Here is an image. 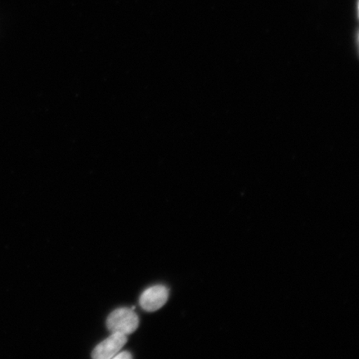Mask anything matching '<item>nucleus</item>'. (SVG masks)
<instances>
[{
  "mask_svg": "<svg viewBox=\"0 0 359 359\" xmlns=\"http://www.w3.org/2000/svg\"><path fill=\"white\" fill-rule=\"evenodd\" d=\"M139 318L133 309L121 308L107 317V327L111 334H131L137 330Z\"/></svg>",
  "mask_w": 359,
  "mask_h": 359,
  "instance_id": "1",
  "label": "nucleus"
},
{
  "mask_svg": "<svg viewBox=\"0 0 359 359\" xmlns=\"http://www.w3.org/2000/svg\"><path fill=\"white\" fill-rule=\"evenodd\" d=\"M169 290L163 285H155L147 289L141 295V307L147 312L158 311L168 302Z\"/></svg>",
  "mask_w": 359,
  "mask_h": 359,
  "instance_id": "2",
  "label": "nucleus"
},
{
  "mask_svg": "<svg viewBox=\"0 0 359 359\" xmlns=\"http://www.w3.org/2000/svg\"><path fill=\"white\" fill-rule=\"evenodd\" d=\"M128 343V336L119 333L111 334L109 338L93 349L92 358L95 359H110L120 352Z\"/></svg>",
  "mask_w": 359,
  "mask_h": 359,
  "instance_id": "3",
  "label": "nucleus"
},
{
  "mask_svg": "<svg viewBox=\"0 0 359 359\" xmlns=\"http://www.w3.org/2000/svg\"><path fill=\"white\" fill-rule=\"evenodd\" d=\"M114 359H131L133 358V355L129 352H123L121 353H116V355L112 358Z\"/></svg>",
  "mask_w": 359,
  "mask_h": 359,
  "instance_id": "4",
  "label": "nucleus"
}]
</instances>
